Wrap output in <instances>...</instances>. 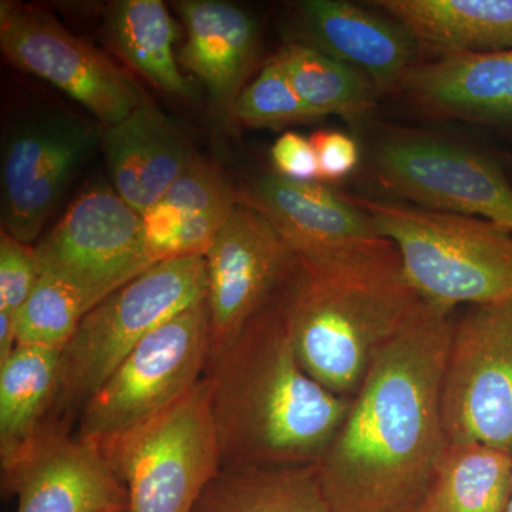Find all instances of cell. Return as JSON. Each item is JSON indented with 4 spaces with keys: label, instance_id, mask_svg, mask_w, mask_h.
<instances>
[{
    "label": "cell",
    "instance_id": "obj_25",
    "mask_svg": "<svg viewBox=\"0 0 512 512\" xmlns=\"http://www.w3.org/2000/svg\"><path fill=\"white\" fill-rule=\"evenodd\" d=\"M512 456L481 443H447L421 512H504Z\"/></svg>",
    "mask_w": 512,
    "mask_h": 512
},
{
    "label": "cell",
    "instance_id": "obj_6",
    "mask_svg": "<svg viewBox=\"0 0 512 512\" xmlns=\"http://www.w3.org/2000/svg\"><path fill=\"white\" fill-rule=\"evenodd\" d=\"M99 447L126 485L128 512H191L221 471L207 379Z\"/></svg>",
    "mask_w": 512,
    "mask_h": 512
},
{
    "label": "cell",
    "instance_id": "obj_18",
    "mask_svg": "<svg viewBox=\"0 0 512 512\" xmlns=\"http://www.w3.org/2000/svg\"><path fill=\"white\" fill-rule=\"evenodd\" d=\"M103 147L114 190L141 217L197 156L177 124L151 103L106 128Z\"/></svg>",
    "mask_w": 512,
    "mask_h": 512
},
{
    "label": "cell",
    "instance_id": "obj_3",
    "mask_svg": "<svg viewBox=\"0 0 512 512\" xmlns=\"http://www.w3.org/2000/svg\"><path fill=\"white\" fill-rule=\"evenodd\" d=\"M269 305L312 379L339 396L359 389L377 352L421 298L407 282L393 242L335 259L293 254Z\"/></svg>",
    "mask_w": 512,
    "mask_h": 512
},
{
    "label": "cell",
    "instance_id": "obj_14",
    "mask_svg": "<svg viewBox=\"0 0 512 512\" xmlns=\"http://www.w3.org/2000/svg\"><path fill=\"white\" fill-rule=\"evenodd\" d=\"M2 487L16 512H128L126 485L101 448L56 417L12 463Z\"/></svg>",
    "mask_w": 512,
    "mask_h": 512
},
{
    "label": "cell",
    "instance_id": "obj_27",
    "mask_svg": "<svg viewBox=\"0 0 512 512\" xmlns=\"http://www.w3.org/2000/svg\"><path fill=\"white\" fill-rule=\"evenodd\" d=\"M96 305L76 286L42 274L35 291L16 316L18 346L62 352L84 316Z\"/></svg>",
    "mask_w": 512,
    "mask_h": 512
},
{
    "label": "cell",
    "instance_id": "obj_17",
    "mask_svg": "<svg viewBox=\"0 0 512 512\" xmlns=\"http://www.w3.org/2000/svg\"><path fill=\"white\" fill-rule=\"evenodd\" d=\"M400 92L414 109L436 119L507 123L512 120V50L416 64Z\"/></svg>",
    "mask_w": 512,
    "mask_h": 512
},
{
    "label": "cell",
    "instance_id": "obj_7",
    "mask_svg": "<svg viewBox=\"0 0 512 512\" xmlns=\"http://www.w3.org/2000/svg\"><path fill=\"white\" fill-rule=\"evenodd\" d=\"M210 360L207 299L168 319L128 353L79 413V436L99 444L190 392Z\"/></svg>",
    "mask_w": 512,
    "mask_h": 512
},
{
    "label": "cell",
    "instance_id": "obj_11",
    "mask_svg": "<svg viewBox=\"0 0 512 512\" xmlns=\"http://www.w3.org/2000/svg\"><path fill=\"white\" fill-rule=\"evenodd\" d=\"M0 47L16 67L82 104L104 128L150 103L123 67L36 6L0 2Z\"/></svg>",
    "mask_w": 512,
    "mask_h": 512
},
{
    "label": "cell",
    "instance_id": "obj_2",
    "mask_svg": "<svg viewBox=\"0 0 512 512\" xmlns=\"http://www.w3.org/2000/svg\"><path fill=\"white\" fill-rule=\"evenodd\" d=\"M222 468L318 463L350 399L312 379L266 302L205 372Z\"/></svg>",
    "mask_w": 512,
    "mask_h": 512
},
{
    "label": "cell",
    "instance_id": "obj_19",
    "mask_svg": "<svg viewBox=\"0 0 512 512\" xmlns=\"http://www.w3.org/2000/svg\"><path fill=\"white\" fill-rule=\"evenodd\" d=\"M174 6L187 32L178 63L205 84L218 110L231 113L258 57V23L221 0H181Z\"/></svg>",
    "mask_w": 512,
    "mask_h": 512
},
{
    "label": "cell",
    "instance_id": "obj_30",
    "mask_svg": "<svg viewBox=\"0 0 512 512\" xmlns=\"http://www.w3.org/2000/svg\"><path fill=\"white\" fill-rule=\"evenodd\" d=\"M309 140L318 157L319 180H342L352 174L359 165V147L348 134L335 130H320L312 134Z\"/></svg>",
    "mask_w": 512,
    "mask_h": 512
},
{
    "label": "cell",
    "instance_id": "obj_22",
    "mask_svg": "<svg viewBox=\"0 0 512 512\" xmlns=\"http://www.w3.org/2000/svg\"><path fill=\"white\" fill-rule=\"evenodd\" d=\"M60 353L18 349L0 363V463L8 466L57 417Z\"/></svg>",
    "mask_w": 512,
    "mask_h": 512
},
{
    "label": "cell",
    "instance_id": "obj_24",
    "mask_svg": "<svg viewBox=\"0 0 512 512\" xmlns=\"http://www.w3.org/2000/svg\"><path fill=\"white\" fill-rule=\"evenodd\" d=\"M111 46L148 83L161 92L190 97L187 79L178 67L173 16L161 0H120L106 15Z\"/></svg>",
    "mask_w": 512,
    "mask_h": 512
},
{
    "label": "cell",
    "instance_id": "obj_8",
    "mask_svg": "<svg viewBox=\"0 0 512 512\" xmlns=\"http://www.w3.org/2000/svg\"><path fill=\"white\" fill-rule=\"evenodd\" d=\"M441 413L448 443L512 456V299L471 306L454 328Z\"/></svg>",
    "mask_w": 512,
    "mask_h": 512
},
{
    "label": "cell",
    "instance_id": "obj_31",
    "mask_svg": "<svg viewBox=\"0 0 512 512\" xmlns=\"http://www.w3.org/2000/svg\"><path fill=\"white\" fill-rule=\"evenodd\" d=\"M276 174L293 181L312 183L319 180L318 157L309 138L301 134H282L271 148Z\"/></svg>",
    "mask_w": 512,
    "mask_h": 512
},
{
    "label": "cell",
    "instance_id": "obj_10",
    "mask_svg": "<svg viewBox=\"0 0 512 512\" xmlns=\"http://www.w3.org/2000/svg\"><path fill=\"white\" fill-rule=\"evenodd\" d=\"M100 123L64 111H40L10 124L0 156L2 231L32 245L94 148Z\"/></svg>",
    "mask_w": 512,
    "mask_h": 512
},
{
    "label": "cell",
    "instance_id": "obj_16",
    "mask_svg": "<svg viewBox=\"0 0 512 512\" xmlns=\"http://www.w3.org/2000/svg\"><path fill=\"white\" fill-rule=\"evenodd\" d=\"M298 9L313 47L362 73L377 93L400 92L417 47L403 26L343 0H305Z\"/></svg>",
    "mask_w": 512,
    "mask_h": 512
},
{
    "label": "cell",
    "instance_id": "obj_12",
    "mask_svg": "<svg viewBox=\"0 0 512 512\" xmlns=\"http://www.w3.org/2000/svg\"><path fill=\"white\" fill-rule=\"evenodd\" d=\"M36 251L42 274L76 286L96 303L156 265L143 217L104 185L84 191Z\"/></svg>",
    "mask_w": 512,
    "mask_h": 512
},
{
    "label": "cell",
    "instance_id": "obj_32",
    "mask_svg": "<svg viewBox=\"0 0 512 512\" xmlns=\"http://www.w3.org/2000/svg\"><path fill=\"white\" fill-rule=\"evenodd\" d=\"M15 313L0 311V363L18 349V323Z\"/></svg>",
    "mask_w": 512,
    "mask_h": 512
},
{
    "label": "cell",
    "instance_id": "obj_29",
    "mask_svg": "<svg viewBox=\"0 0 512 512\" xmlns=\"http://www.w3.org/2000/svg\"><path fill=\"white\" fill-rule=\"evenodd\" d=\"M42 276L36 247L0 232V311L18 315Z\"/></svg>",
    "mask_w": 512,
    "mask_h": 512
},
{
    "label": "cell",
    "instance_id": "obj_28",
    "mask_svg": "<svg viewBox=\"0 0 512 512\" xmlns=\"http://www.w3.org/2000/svg\"><path fill=\"white\" fill-rule=\"evenodd\" d=\"M232 117L249 127H284L315 120L286 76L276 57L244 87L231 110Z\"/></svg>",
    "mask_w": 512,
    "mask_h": 512
},
{
    "label": "cell",
    "instance_id": "obj_5",
    "mask_svg": "<svg viewBox=\"0 0 512 512\" xmlns=\"http://www.w3.org/2000/svg\"><path fill=\"white\" fill-rule=\"evenodd\" d=\"M205 256L171 259L97 303L60 353L57 417L79 412L138 343L207 299Z\"/></svg>",
    "mask_w": 512,
    "mask_h": 512
},
{
    "label": "cell",
    "instance_id": "obj_26",
    "mask_svg": "<svg viewBox=\"0 0 512 512\" xmlns=\"http://www.w3.org/2000/svg\"><path fill=\"white\" fill-rule=\"evenodd\" d=\"M275 57L316 119L333 114L355 123L375 107L379 93L369 79L322 50L291 42Z\"/></svg>",
    "mask_w": 512,
    "mask_h": 512
},
{
    "label": "cell",
    "instance_id": "obj_1",
    "mask_svg": "<svg viewBox=\"0 0 512 512\" xmlns=\"http://www.w3.org/2000/svg\"><path fill=\"white\" fill-rule=\"evenodd\" d=\"M451 312L421 299L370 363L316 463L335 512H421L448 443L441 392Z\"/></svg>",
    "mask_w": 512,
    "mask_h": 512
},
{
    "label": "cell",
    "instance_id": "obj_4",
    "mask_svg": "<svg viewBox=\"0 0 512 512\" xmlns=\"http://www.w3.org/2000/svg\"><path fill=\"white\" fill-rule=\"evenodd\" d=\"M393 242L423 301L454 311L512 299V229L483 218L375 200H352Z\"/></svg>",
    "mask_w": 512,
    "mask_h": 512
},
{
    "label": "cell",
    "instance_id": "obj_33",
    "mask_svg": "<svg viewBox=\"0 0 512 512\" xmlns=\"http://www.w3.org/2000/svg\"><path fill=\"white\" fill-rule=\"evenodd\" d=\"M504 512H512V493H511L510 501H508L507 508H505Z\"/></svg>",
    "mask_w": 512,
    "mask_h": 512
},
{
    "label": "cell",
    "instance_id": "obj_20",
    "mask_svg": "<svg viewBox=\"0 0 512 512\" xmlns=\"http://www.w3.org/2000/svg\"><path fill=\"white\" fill-rule=\"evenodd\" d=\"M238 202V192L220 168L195 156L164 197L143 215L153 264L207 255Z\"/></svg>",
    "mask_w": 512,
    "mask_h": 512
},
{
    "label": "cell",
    "instance_id": "obj_23",
    "mask_svg": "<svg viewBox=\"0 0 512 512\" xmlns=\"http://www.w3.org/2000/svg\"><path fill=\"white\" fill-rule=\"evenodd\" d=\"M191 512H335L318 464L222 468Z\"/></svg>",
    "mask_w": 512,
    "mask_h": 512
},
{
    "label": "cell",
    "instance_id": "obj_21",
    "mask_svg": "<svg viewBox=\"0 0 512 512\" xmlns=\"http://www.w3.org/2000/svg\"><path fill=\"white\" fill-rule=\"evenodd\" d=\"M373 5L440 57L512 50V0H377Z\"/></svg>",
    "mask_w": 512,
    "mask_h": 512
},
{
    "label": "cell",
    "instance_id": "obj_15",
    "mask_svg": "<svg viewBox=\"0 0 512 512\" xmlns=\"http://www.w3.org/2000/svg\"><path fill=\"white\" fill-rule=\"evenodd\" d=\"M238 194L239 202L274 225L293 254L305 258H345L387 241L355 202L318 181L266 174Z\"/></svg>",
    "mask_w": 512,
    "mask_h": 512
},
{
    "label": "cell",
    "instance_id": "obj_9",
    "mask_svg": "<svg viewBox=\"0 0 512 512\" xmlns=\"http://www.w3.org/2000/svg\"><path fill=\"white\" fill-rule=\"evenodd\" d=\"M384 190L426 210L483 218L512 229V185L500 165L426 134L390 133L370 153Z\"/></svg>",
    "mask_w": 512,
    "mask_h": 512
},
{
    "label": "cell",
    "instance_id": "obj_13",
    "mask_svg": "<svg viewBox=\"0 0 512 512\" xmlns=\"http://www.w3.org/2000/svg\"><path fill=\"white\" fill-rule=\"evenodd\" d=\"M293 251L261 212L238 202L205 255L210 360L241 335L284 281ZM208 360V362H210Z\"/></svg>",
    "mask_w": 512,
    "mask_h": 512
}]
</instances>
